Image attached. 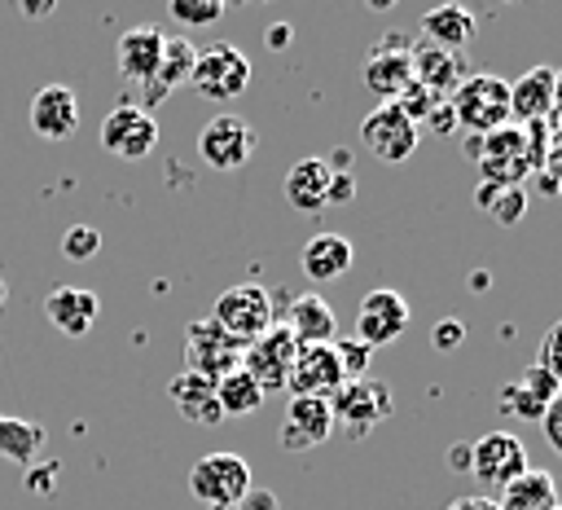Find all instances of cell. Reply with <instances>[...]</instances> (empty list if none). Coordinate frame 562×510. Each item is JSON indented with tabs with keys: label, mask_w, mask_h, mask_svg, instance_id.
Segmentation results:
<instances>
[{
	"label": "cell",
	"mask_w": 562,
	"mask_h": 510,
	"mask_svg": "<svg viewBox=\"0 0 562 510\" xmlns=\"http://www.w3.org/2000/svg\"><path fill=\"white\" fill-rule=\"evenodd\" d=\"M544 145H549V123H505L479 141V171L483 185L492 189H522L540 167H544Z\"/></svg>",
	"instance_id": "6da1fadb"
},
{
	"label": "cell",
	"mask_w": 562,
	"mask_h": 510,
	"mask_svg": "<svg viewBox=\"0 0 562 510\" xmlns=\"http://www.w3.org/2000/svg\"><path fill=\"white\" fill-rule=\"evenodd\" d=\"M448 106L457 127H465L470 136H487L509 123V84L496 79L492 70H470L448 97Z\"/></svg>",
	"instance_id": "7a4b0ae2"
},
{
	"label": "cell",
	"mask_w": 562,
	"mask_h": 510,
	"mask_svg": "<svg viewBox=\"0 0 562 510\" xmlns=\"http://www.w3.org/2000/svg\"><path fill=\"white\" fill-rule=\"evenodd\" d=\"M211 321L241 347H250L255 339H263L272 325H277V312H272V295L255 281H237L228 286L220 299H215V312Z\"/></svg>",
	"instance_id": "3957f363"
},
{
	"label": "cell",
	"mask_w": 562,
	"mask_h": 510,
	"mask_svg": "<svg viewBox=\"0 0 562 510\" xmlns=\"http://www.w3.org/2000/svg\"><path fill=\"white\" fill-rule=\"evenodd\" d=\"M189 492L206 510H233L250 492V466L237 453H206L189 470Z\"/></svg>",
	"instance_id": "277c9868"
},
{
	"label": "cell",
	"mask_w": 562,
	"mask_h": 510,
	"mask_svg": "<svg viewBox=\"0 0 562 510\" xmlns=\"http://www.w3.org/2000/svg\"><path fill=\"white\" fill-rule=\"evenodd\" d=\"M329 413H334V431H342L347 440H364L378 422H386L391 413V391L386 382L373 378H351L329 396Z\"/></svg>",
	"instance_id": "5b68a950"
},
{
	"label": "cell",
	"mask_w": 562,
	"mask_h": 510,
	"mask_svg": "<svg viewBox=\"0 0 562 510\" xmlns=\"http://www.w3.org/2000/svg\"><path fill=\"white\" fill-rule=\"evenodd\" d=\"M189 84L198 88V97L206 101H233L246 92L250 84V57L237 44H211L206 53H198Z\"/></svg>",
	"instance_id": "8992f818"
},
{
	"label": "cell",
	"mask_w": 562,
	"mask_h": 510,
	"mask_svg": "<svg viewBox=\"0 0 562 510\" xmlns=\"http://www.w3.org/2000/svg\"><path fill=\"white\" fill-rule=\"evenodd\" d=\"M241 352H246V347L233 343L211 317L189 321V330H184V369H189V374H202V378H211V382L237 374V369H241Z\"/></svg>",
	"instance_id": "52a82bcc"
},
{
	"label": "cell",
	"mask_w": 562,
	"mask_h": 510,
	"mask_svg": "<svg viewBox=\"0 0 562 510\" xmlns=\"http://www.w3.org/2000/svg\"><path fill=\"white\" fill-rule=\"evenodd\" d=\"M522 470H527V448L514 431H487L483 440L470 444V475L479 479V488L501 492Z\"/></svg>",
	"instance_id": "ba28073f"
},
{
	"label": "cell",
	"mask_w": 562,
	"mask_h": 510,
	"mask_svg": "<svg viewBox=\"0 0 562 510\" xmlns=\"http://www.w3.org/2000/svg\"><path fill=\"white\" fill-rule=\"evenodd\" d=\"M294 356H299V343H294V334L277 321L263 339H255V343L241 352V369L255 378V387H259L263 396H272V391H285L290 369H294Z\"/></svg>",
	"instance_id": "9c48e42d"
},
{
	"label": "cell",
	"mask_w": 562,
	"mask_h": 510,
	"mask_svg": "<svg viewBox=\"0 0 562 510\" xmlns=\"http://www.w3.org/2000/svg\"><path fill=\"white\" fill-rule=\"evenodd\" d=\"M255 145H259V136H255V127H250L241 114H215V119L198 132V154H202V163L215 167V171H237V167H246V158L255 154Z\"/></svg>",
	"instance_id": "30bf717a"
},
{
	"label": "cell",
	"mask_w": 562,
	"mask_h": 510,
	"mask_svg": "<svg viewBox=\"0 0 562 510\" xmlns=\"http://www.w3.org/2000/svg\"><path fill=\"white\" fill-rule=\"evenodd\" d=\"M360 141H364V149H369L378 163H404V158H413V149H417V123H408L395 101H382V106H373V110L364 114Z\"/></svg>",
	"instance_id": "8fae6325"
},
{
	"label": "cell",
	"mask_w": 562,
	"mask_h": 510,
	"mask_svg": "<svg viewBox=\"0 0 562 510\" xmlns=\"http://www.w3.org/2000/svg\"><path fill=\"white\" fill-rule=\"evenodd\" d=\"M408 321H413L408 299H404L400 290L378 286V290H369V295L360 299V308H356V339H360L364 347H386V343H395V339L408 330Z\"/></svg>",
	"instance_id": "7c38bea8"
},
{
	"label": "cell",
	"mask_w": 562,
	"mask_h": 510,
	"mask_svg": "<svg viewBox=\"0 0 562 510\" xmlns=\"http://www.w3.org/2000/svg\"><path fill=\"white\" fill-rule=\"evenodd\" d=\"M101 145L114 154V158H145L154 145H158V123L149 110H140L136 101H123L114 106L105 119H101Z\"/></svg>",
	"instance_id": "4fadbf2b"
},
{
	"label": "cell",
	"mask_w": 562,
	"mask_h": 510,
	"mask_svg": "<svg viewBox=\"0 0 562 510\" xmlns=\"http://www.w3.org/2000/svg\"><path fill=\"white\" fill-rule=\"evenodd\" d=\"M413 44L404 35H386L369 62H364V88L378 97V101H400V92L413 84V62H408Z\"/></svg>",
	"instance_id": "5bb4252c"
},
{
	"label": "cell",
	"mask_w": 562,
	"mask_h": 510,
	"mask_svg": "<svg viewBox=\"0 0 562 510\" xmlns=\"http://www.w3.org/2000/svg\"><path fill=\"white\" fill-rule=\"evenodd\" d=\"M342 382H347V378H342V365H338L334 343H321V347H299L285 391H290V396H316V400H329Z\"/></svg>",
	"instance_id": "9a60e30c"
},
{
	"label": "cell",
	"mask_w": 562,
	"mask_h": 510,
	"mask_svg": "<svg viewBox=\"0 0 562 510\" xmlns=\"http://www.w3.org/2000/svg\"><path fill=\"white\" fill-rule=\"evenodd\" d=\"M329 435H334L329 400H316V396H290V409H285V422H281V448L303 453V448L325 444Z\"/></svg>",
	"instance_id": "2e32d148"
},
{
	"label": "cell",
	"mask_w": 562,
	"mask_h": 510,
	"mask_svg": "<svg viewBox=\"0 0 562 510\" xmlns=\"http://www.w3.org/2000/svg\"><path fill=\"white\" fill-rule=\"evenodd\" d=\"M408 62H413V84H422V88H426V92H435V97H452V92H457V84L474 70L461 53L435 48V44H426V40H417V44H413Z\"/></svg>",
	"instance_id": "e0dca14e"
},
{
	"label": "cell",
	"mask_w": 562,
	"mask_h": 510,
	"mask_svg": "<svg viewBox=\"0 0 562 510\" xmlns=\"http://www.w3.org/2000/svg\"><path fill=\"white\" fill-rule=\"evenodd\" d=\"M79 127V97L66 84H44L31 97V132L44 141H66Z\"/></svg>",
	"instance_id": "ac0fdd59"
},
{
	"label": "cell",
	"mask_w": 562,
	"mask_h": 510,
	"mask_svg": "<svg viewBox=\"0 0 562 510\" xmlns=\"http://www.w3.org/2000/svg\"><path fill=\"white\" fill-rule=\"evenodd\" d=\"M553 114V66H531L509 84V123H549Z\"/></svg>",
	"instance_id": "d6986e66"
},
{
	"label": "cell",
	"mask_w": 562,
	"mask_h": 510,
	"mask_svg": "<svg viewBox=\"0 0 562 510\" xmlns=\"http://www.w3.org/2000/svg\"><path fill=\"white\" fill-rule=\"evenodd\" d=\"M290 334H294V343L299 347H321V343H334L338 339V317H334V308L312 290V295H299V299H290V308H285V321H281Z\"/></svg>",
	"instance_id": "ffe728a7"
},
{
	"label": "cell",
	"mask_w": 562,
	"mask_h": 510,
	"mask_svg": "<svg viewBox=\"0 0 562 510\" xmlns=\"http://www.w3.org/2000/svg\"><path fill=\"white\" fill-rule=\"evenodd\" d=\"M162 31L158 26H132V31H123L119 35V48H114V57H119V75L123 79H132V84H149L154 79V70H158V57H162Z\"/></svg>",
	"instance_id": "44dd1931"
},
{
	"label": "cell",
	"mask_w": 562,
	"mask_h": 510,
	"mask_svg": "<svg viewBox=\"0 0 562 510\" xmlns=\"http://www.w3.org/2000/svg\"><path fill=\"white\" fill-rule=\"evenodd\" d=\"M193 62H198V48H193L184 35H167V40H162V57H158V70H154V79H149V84H145V92H140V110L158 106L167 92H176L180 84H189V75H193Z\"/></svg>",
	"instance_id": "7402d4cb"
},
{
	"label": "cell",
	"mask_w": 562,
	"mask_h": 510,
	"mask_svg": "<svg viewBox=\"0 0 562 510\" xmlns=\"http://www.w3.org/2000/svg\"><path fill=\"white\" fill-rule=\"evenodd\" d=\"M97 312H101V299H97L88 286H57V290H48V299H44V317H48L61 334H70V339L88 334L92 321H97Z\"/></svg>",
	"instance_id": "603a6c76"
},
{
	"label": "cell",
	"mask_w": 562,
	"mask_h": 510,
	"mask_svg": "<svg viewBox=\"0 0 562 510\" xmlns=\"http://www.w3.org/2000/svg\"><path fill=\"white\" fill-rule=\"evenodd\" d=\"M558 391H562V387H558L540 365H531L522 378H514L509 387H501V413L522 418V422H540L544 409H549V400H553Z\"/></svg>",
	"instance_id": "cb8c5ba5"
},
{
	"label": "cell",
	"mask_w": 562,
	"mask_h": 510,
	"mask_svg": "<svg viewBox=\"0 0 562 510\" xmlns=\"http://www.w3.org/2000/svg\"><path fill=\"white\" fill-rule=\"evenodd\" d=\"M351 259H356V246L342 233H316L303 242V255H299L307 281H338L351 268Z\"/></svg>",
	"instance_id": "d4e9b609"
},
{
	"label": "cell",
	"mask_w": 562,
	"mask_h": 510,
	"mask_svg": "<svg viewBox=\"0 0 562 510\" xmlns=\"http://www.w3.org/2000/svg\"><path fill=\"white\" fill-rule=\"evenodd\" d=\"M167 396H171V404L180 409L184 422H198V426H220L224 422V413L215 404V382L202 378V374H189V369L176 374L167 382Z\"/></svg>",
	"instance_id": "484cf974"
},
{
	"label": "cell",
	"mask_w": 562,
	"mask_h": 510,
	"mask_svg": "<svg viewBox=\"0 0 562 510\" xmlns=\"http://www.w3.org/2000/svg\"><path fill=\"white\" fill-rule=\"evenodd\" d=\"M479 22L465 4H435L422 13V40L435 44V48H448V53H461L470 40H474Z\"/></svg>",
	"instance_id": "4316f807"
},
{
	"label": "cell",
	"mask_w": 562,
	"mask_h": 510,
	"mask_svg": "<svg viewBox=\"0 0 562 510\" xmlns=\"http://www.w3.org/2000/svg\"><path fill=\"white\" fill-rule=\"evenodd\" d=\"M329 163L325 158H299L290 171H285V202L303 215H316L325 211V198H329Z\"/></svg>",
	"instance_id": "83f0119b"
},
{
	"label": "cell",
	"mask_w": 562,
	"mask_h": 510,
	"mask_svg": "<svg viewBox=\"0 0 562 510\" xmlns=\"http://www.w3.org/2000/svg\"><path fill=\"white\" fill-rule=\"evenodd\" d=\"M492 501H496V510H553V506H558V484H553L549 470L527 466V470H522L518 479H509Z\"/></svg>",
	"instance_id": "f1b7e54d"
},
{
	"label": "cell",
	"mask_w": 562,
	"mask_h": 510,
	"mask_svg": "<svg viewBox=\"0 0 562 510\" xmlns=\"http://www.w3.org/2000/svg\"><path fill=\"white\" fill-rule=\"evenodd\" d=\"M44 448V426L31 418H9L0 413V457L18 466H35V453Z\"/></svg>",
	"instance_id": "f546056e"
},
{
	"label": "cell",
	"mask_w": 562,
	"mask_h": 510,
	"mask_svg": "<svg viewBox=\"0 0 562 510\" xmlns=\"http://www.w3.org/2000/svg\"><path fill=\"white\" fill-rule=\"evenodd\" d=\"M215 404H220L224 418H246V413H255L263 404V391L255 387V378L246 369H237V374L215 382Z\"/></svg>",
	"instance_id": "4dcf8cb0"
},
{
	"label": "cell",
	"mask_w": 562,
	"mask_h": 510,
	"mask_svg": "<svg viewBox=\"0 0 562 510\" xmlns=\"http://www.w3.org/2000/svg\"><path fill=\"white\" fill-rule=\"evenodd\" d=\"M474 202H479L496 224H518L522 211H527V189H492V185H479Z\"/></svg>",
	"instance_id": "1f68e13d"
},
{
	"label": "cell",
	"mask_w": 562,
	"mask_h": 510,
	"mask_svg": "<svg viewBox=\"0 0 562 510\" xmlns=\"http://www.w3.org/2000/svg\"><path fill=\"white\" fill-rule=\"evenodd\" d=\"M167 13L176 22H184V26H211V22L224 18V4L220 0H171Z\"/></svg>",
	"instance_id": "d6a6232c"
},
{
	"label": "cell",
	"mask_w": 562,
	"mask_h": 510,
	"mask_svg": "<svg viewBox=\"0 0 562 510\" xmlns=\"http://www.w3.org/2000/svg\"><path fill=\"white\" fill-rule=\"evenodd\" d=\"M97 251H101V233H97L92 224H70V229L61 233V255H66V259L83 264V259H92Z\"/></svg>",
	"instance_id": "836d02e7"
},
{
	"label": "cell",
	"mask_w": 562,
	"mask_h": 510,
	"mask_svg": "<svg viewBox=\"0 0 562 510\" xmlns=\"http://www.w3.org/2000/svg\"><path fill=\"white\" fill-rule=\"evenodd\" d=\"M334 352H338V365H342V378H369V356L373 347H364L360 339H334Z\"/></svg>",
	"instance_id": "e575fe53"
},
{
	"label": "cell",
	"mask_w": 562,
	"mask_h": 510,
	"mask_svg": "<svg viewBox=\"0 0 562 510\" xmlns=\"http://www.w3.org/2000/svg\"><path fill=\"white\" fill-rule=\"evenodd\" d=\"M558 387H562V321H553L549 330H544V339H540V361H536Z\"/></svg>",
	"instance_id": "d590c367"
},
{
	"label": "cell",
	"mask_w": 562,
	"mask_h": 510,
	"mask_svg": "<svg viewBox=\"0 0 562 510\" xmlns=\"http://www.w3.org/2000/svg\"><path fill=\"white\" fill-rule=\"evenodd\" d=\"M435 101H443V97H435V92H426L422 84H408V88L400 92V101H395V106L404 110V119H408V123H426V114L435 110Z\"/></svg>",
	"instance_id": "8d00e7d4"
},
{
	"label": "cell",
	"mask_w": 562,
	"mask_h": 510,
	"mask_svg": "<svg viewBox=\"0 0 562 510\" xmlns=\"http://www.w3.org/2000/svg\"><path fill=\"white\" fill-rule=\"evenodd\" d=\"M549 180H553V189L562 193V127H549V145H544V167H540Z\"/></svg>",
	"instance_id": "74e56055"
},
{
	"label": "cell",
	"mask_w": 562,
	"mask_h": 510,
	"mask_svg": "<svg viewBox=\"0 0 562 510\" xmlns=\"http://www.w3.org/2000/svg\"><path fill=\"white\" fill-rule=\"evenodd\" d=\"M540 431H544L549 448L562 457V391L549 400V409H544V418H540Z\"/></svg>",
	"instance_id": "f35d334b"
},
{
	"label": "cell",
	"mask_w": 562,
	"mask_h": 510,
	"mask_svg": "<svg viewBox=\"0 0 562 510\" xmlns=\"http://www.w3.org/2000/svg\"><path fill=\"white\" fill-rule=\"evenodd\" d=\"M465 339V325L461 321H439L435 325V334H430V343H435V352H457V343Z\"/></svg>",
	"instance_id": "ab89813d"
},
{
	"label": "cell",
	"mask_w": 562,
	"mask_h": 510,
	"mask_svg": "<svg viewBox=\"0 0 562 510\" xmlns=\"http://www.w3.org/2000/svg\"><path fill=\"white\" fill-rule=\"evenodd\" d=\"M351 198H356L351 171H334V176H329V198H325V207H342V202H351Z\"/></svg>",
	"instance_id": "60d3db41"
},
{
	"label": "cell",
	"mask_w": 562,
	"mask_h": 510,
	"mask_svg": "<svg viewBox=\"0 0 562 510\" xmlns=\"http://www.w3.org/2000/svg\"><path fill=\"white\" fill-rule=\"evenodd\" d=\"M53 479H57V462H44V466H26V488H31L35 497H48Z\"/></svg>",
	"instance_id": "b9f144b4"
},
{
	"label": "cell",
	"mask_w": 562,
	"mask_h": 510,
	"mask_svg": "<svg viewBox=\"0 0 562 510\" xmlns=\"http://www.w3.org/2000/svg\"><path fill=\"white\" fill-rule=\"evenodd\" d=\"M233 510H281V501H277V492H268V488H250Z\"/></svg>",
	"instance_id": "7bdbcfd3"
},
{
	"label": "cell",
	"mask_w": 562,
	"mask_h": 510,
	"mask_svg": "<svg viewBox=\"0 0 562 510\" xmlns=\"http://www.w3.org/2000/svg\"><path fill=\"white\" fill-rule=\"evenodd\" d=\"M426 123L439 132V136H448V132H457V119H452V106H448V97L443 101H435V110L426 114Z\"/></svg>",
	"instance_id": "ee69618b"
},
{
	"label": "cell",
	"mask_w": 562,
	"mask_h": 510,
	"mask_svg": "<svg viewBox=\"0 0 562 510\" xmlns=\"http://www.w3.org/2000/svg\"><path fill=\"white\" fill-rule=\"evenodd\" d=\"M448 510H496V501L487 492H470V497H457Z\"/></svg>",
	"instance_id": "f6af8a7d"
},
{
	"label": "cell",
	"mask_w": 562,
	"mask_h": 510,
	"mask_svg": "<svg viewBox=\"0 0 562 510\" xmlns=\"http://www.w3.org/2000/svg\"><path fill=\"white\" fill-rule=\"evenodd\" d=\"M290 40H294V31H290L285 22H277V26H268V35H263V44H268L272 53H277V48H285Z\"/></svg>",
	"instance_id": "bcb514c9"
},
{
	"label": "cell",
	"mask_w": 562,
	"mask_h": 510,
	"mask_svg": "<svg viewBox=\"0 0 562 510\" xmlns=\"http://www.w3.org/2000/svg\"><path fill=\"white\" fill-rule=\"evenodd\" d=\"M549 127H562V66H553V114Z\"/></svg>",
	"instance_id": "7dc6e473"
},
{
	"label": "cell",
	"mask_w": 562,
	"mask_h": 510,
	"mask_svg": "<svg viewBox=\"0 0 562 510\" xmlns=\"http://www.w3.org/2000/svg\"><path fill=\"white\" fill-rule=\"evenodd\" d=\"M448 466L452 470H470V444H452L448 448Z\"/></svg>",
	"instance_id": "c3c4849f"
},
{
	"label": "cell",
	"mask_w": 562,
	"mask_h": 510,
	"mask_svg": "<svg viewBox=\"0 0 562 510\" xmlns=\"http://www.w3.org/2000/svg\"><path fill=\"white\" fill-rule=\"evenodd\" d=\"M22 13L26 18H44V13H53V4H22Z\"/></svg>",
	"instance_id": "681fc988"
},
{
	"label": "cell",
	"mask_w": 562,
	"mask_h": 510,
	"mask_svg": "<svg viewBox=\"0 0 562 510\" xmlns=\"http://www.w3.org/2000/svg\"><path fill=\"white\" fill-rule=\"evenodd\" d=\"M4 299H9V286H4V277H0V308H4Z\"/></svg>",
	"instance_id": "f907efd6"
},
{
	"label": "cell",
	"mask_w": 562,
	"mask_h": 510,
	"mask_svg": "<svg viewBox=\"0 0 562 510\" xmlns=\"http://www.w3.org/2000/svg\"><path fill=\"white\" fill-rule=\"evenodd\" d=\"M553 510H562V501H558V506H553Z\"/></svg>",
	"instance_id": "816d5d0a"
}]
</instances>
